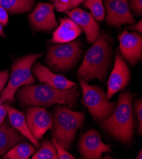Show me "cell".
Listing matches in <instances>:
<instances>
[{"mask_svg": "<svg viewBox=\"0 0 142 159\" xmlns=\"http://www.w3.org/2000/svg\"><path fill=\"white\" fill-rule=\"evenodd\" d=\"M79 96L76 85L68 89H55L47 84L40 85L27 84L21 87L16 97L23 107H47L54 104L67 105L68 107L75 106Z\"/></svg>", "mask_w": 142, "mask_h": 159, "instance_id": "cell-1", "label": "cell"}, {"mask_svg": "<svg viewBox=\"0 0 142 159\" xmlns=\"http://www.w3.org/2000/svg\"><path fill=\"white\" fill-rule=\"evenodd\" d=\"M132 100L130 91L121 92L114 112L101 124L105 131L122 143L130 144L133 135L135 117Z\"/></svg>", "mask_w": 142, "mask_h": 159, "instance_id": "cell-2", "label": "cell"}, {"mask_svg": "<svg viewBox=\"0 0 142 159\" xmlns=\"http://www.w3.org/2000/svg\"><path fill=\"white\" fill-rule=\"evenodd\" d=\"M111 58V47L106 35L99 34L98 38L86 52L82 65L77 71L78 77L86 82L95 79L103 81Z\"/></svg>", "mask_w": 142, "mask_h": 159, "instance_id": "cell-3", "label": "cell"}, {"mask_svg": "<svg viewBox=\"0 0 142 159\" xmlns=\"http://www.w3.org/2000/svg\"><path fill=\"white\" fill-rule=\"evenodd\" d=\"M84 118V112H74L65 105H57L53 117V138L66 150H69Z\"/></svg>", "mask_w": 142, "mask_h": 159, "instance_id": "cell-4", "label": "cell"}, {"mask_svg": "<svg viewBox=\"0 0 142 159\" xmlns=\"http://www.w3.org/2000/svg\"><path fill=\"white\" fill-rule=\"evenodd\" d=\"M43 54L42 53L26 55L17 58L13 62L10 80L0 94L2 103L6 102L13 103L15 100V94L21 87L35 83V79L31 74V68L37 59Z\"/></svg>", "mask_w": 142, "mask_h": 159, "instance_id": "cell-5", "label": "cell"}, {"mask_svg": "<svg viewBox=\"0 0 142 159\" xmlns=\"http://www.w3.org/2000/svg\"><path fill=\"white\" fill-rule=\"evenodd\" d=\"M82 90V103L87 108L92 118L103 121L112 114L117 102H110L106 94L99 86H91L83 79L78 77Z\"/></svg>", "mask_w": 142, "mask_h": 159, "instance_id": "cell-6", "label": "cell"}, {"mask_svg": "<svg viewBox=\"0 0 142 159\" xmlns=\"http://www.w3.org/2000/svg\"><path fill=\"white\" fill-rule=\"evenodd\" d=\"M82 52L81 43L77 40L51 45L47 48L45 61L54 70L66 71L78 62Z\"/></svg>", "mask_w": 142, "mask_h": 159, "instance_id": "cell-7", "label": "cell"}, {"mask_svg": "<svg viewBox=\"0 0 142 159\" xmlns=\"http://www.w3.org/2000/svg\"><path fill=\"white\" fill-rule=\"evenodd\" d=\"M26 120L30 132L33 137L40 141L45 133L52 129L54 119L51 115L43 107L33 106L26 110Z\"/></svg>", "mask_w": 142, "mask_h": 159, "instance_id": "cell-8", "label": "cell"}, {"mask_svg": "<svg viewBox=\"0 0 142 159\" xmlns=\"http://www.w3.org/2000/svg\"><path fill=\"white\" fill-rule=\"evenodd\" d=\"M78 150L82 157L87 159H100L103 153L112 152L111 145L105 144L100 134L94 129L87 131L81 136Z\"/></svg>", "mask_w": 142, "mask_h": 159, "instance_id": "cell-9", "label": "cell"}, {"mask_svg": "<svg viewBox=\"0 0 142 159\" xmlns=\"http://www.w3.org/2000/svg\"><path fill=\"white\" fill-rule=\"evenodd\" d=\"M27 18L36 31L50 32L56 29L59 24L54 14V6L51 3H39Z\"/></svg>", "mask_w": 142, "mask_h": 159, "instance_id": "cell-10", "label": "cell"}, {"mask_svg": "<svg viewBox=\"0 0 142 159\" xmlns=\"http://www.w3.org/2000/svg\"><path fill=\"white\" fill-rule=\"evenodd\" d=\"M130 80V71L126 63L118 51L115 53V60L113 70L107 83L106 98L110 100L118 91L124 89Z\"/></svg>", "mask_w": 142, "mask_h": 159, "instance_id": "cell-11", "label": "cell"}, {"mask_svg": "<svg viewBox=\"0 0 142 159\" xmlns=\"http://www.w3.org/2000/svg\"><path fill=\"white\" fill-rule=\"evenodd\" d=\"M106 23L119 27L124 24H134L135 20L130 12L128 0H105Z\"/></svg>", "mask_w": 142, "mask_h": 159, "instance_id": "cell-12", "label": "cell"}, {"mask_svg": "<svg viewBox=\"0 0 142 159\" xmlns=\"http://www.w3.org/2000/svg\"><path fill=\"white\" fill-rule=\"evenodd\" d=\"M119 40L121 55L131 66L141 60L142 37L140 34L124 30L119 36Z\"/></svg>", "mask_w": 142, "mask_h": 159, "instance_id": "cell-13", "label": "cell"}, {"mask_svg": "<svg viewBox=\"0 0 142 159\" xmlns=\"http://www.w3.org/2000/svg\"><path fill=\"white\" fill-rule=\"evenodd\" d=\"M65 13L85 32L87 41L90 44L95 42L99 35L100 25L91 13L76 7Z\"/></svg>", "mask_w": 142, "mask_h": 159, "instance_id": "cell-14", "label": "cell"}, {"mask_svg": "<svg viewBox=\"0 0 142 159\" xmlns=\"http://www.w3.org/2000/svg\"><path fill=\"white\" fill-rule=\"evenodd\" d=\"M33 66L32 72L38 80L55 89H68L76 85L75 83L68 80L64 75L53 73L40 63H37Z\"/></svg>", "mask_w": 142, "mask_h": 159, "instance_id": "cell-15", "label": "cell"}, {"mask_svg": "<svg viewBox=\"0 0 142 159\" xmlns=\"http://www.w3.org/2000/svg\"><path fill=\"white\" fill-rule=\"evenodd\" d=\"M59 21L60 25L54 32L52 38L49 40L50 43H68L75 40L83 32L82 28L71 19H59Z\"/></svg>", "mask_w": 142, "mask_h": 159, "instance_id": "cell-16", "label": "cell"}, {"mask_svg": "<svg viewBox=\"0 0 142 159\" xmlns=\"http://www.w3.org/2000/svg\"><path fill=\"white\" fill-rule=\"evenodd\" d=\"M26 139V138L14 128L8 120H4L0 126V157Z\"/></svg>", "mask_w": 142, "mask_h": 159, "instance_id": "cell-17", "label": "cell"}, {"mask_svg": "<svg viewBox=\"0 0 142 159\" xmlns=\"http://www.w3.org/2000/svg\"><path fill=\"white\" fill-rule=\"evenodd\" d=\"M7 114L8 116V120L10 124L14 128L19 131L22 134H23L26 139H29L32 144L38 149L40 147V144L31 134L26 122V117L21 111H19L8 104L7 106Z\"/></svg>", "mask_w": 142, "mask_h": 159, "instance_id": "cell-18", "label": "cell"}, {"mask_svg": "<svg viewBox=\"0 0 142 159\" xmlns=\"http://www.w3.org/2000/svg\"><path fill=\"white\" fill-rule=\"evenodd\" d=\"M37 148L27 141L21 142L4 154L5 159H28L37 152Z\"/></svg>", "mask_w": 142, "mask_h": 159, "instance_id": "cell-19", "label": "cell"}, {"mask_svg": "<svg viewBox=\"0 0 142 159\" xmlns=\"http://www.w3.org/2000/svg\"><path fill=\"white\" fill-rule=\"evenodd\" d=\"M36 0H0L1 5L12 14L24 13L33 8Z\"/></svg>", "mask_w": 142, "mask_h": 159, "instance_id": "cell-20", "label": "cell"}, {"mask_svg": "<svg viewBox=\"0 0 142 159\" xmlns=\"http://www.w3.org/2000/svg\"><path fill=\"white\" fill-rule=\"evenodd\" d=\"M32 159H58L56 148L52 143L49 140L42 142L40 149L32 156Z\"/></svg>", "mask_w": 142, "mask_h": 159, "instance_id": "cell-21", "label": "cell"}, {"mask_svg": "<svg viewBox=\"0 0 142 159\" xmlns=\"http://www.w3.org/2000/svg\"><path fill=\"white\" fill-rule=\"evenodd\" d=\"M102 2V0H86L83 3L84 7L91 11L95 20L99 22H102L105 17V11Z\"/></svg>", "mask_w": 142, "mask_h": 159, "instance_id": "cell-22", "label": "cell"}, {"mask_svg": "<svg viewBox=\"0 0 142 159\" xmlns=\"http://www.w3.org/2000/svg\"><path fill=\"white\" fill-rule=\"evenodd\" d=\"M54 8L61 12H65L76 8L86 0H52Z\"/></svg>", "mask_w": 142, "mask_h": 159, "instance_id": "cell-23", "label": "cell"}, {"mask_svg": "<svg viewBox=\"0 0 142 159\" xmlns=\"http://www.w3.org/2000/svg\"><path fill=\"white\" fill-rule=\"evenodd\" d=\"M52 141L56 148L58 158L59 159H75V157L73 155L70 154L67 151V150H66L64 147L61 146L59 143V142L57 140H56L54 138H52Z\"/></svg>", "mask_w": 142, "mask_h": 159, "instance_id": "cell-24", "label": "cell"}, {"mask_svg": "<svg viewBox=\"0 0 142 159\" xmlns=\"http://www.w3.org/2000/svg\"><path fill=\"white\" fill-rule=\"evenodd\" d=\"M135 112L137 116L138 121V128L137 130V133L139 135H141L142 133V102L141 100H137L135 104Z\"/></svg>", "mask_w": 142, "mask_h": 159, "instance_id": "cell-25", "label": "cell"}, {"mask_svg": "<svg viewBox=\"0 0 142 159\" xmlns=\"http://www.w3.org/2000/svg\"><path fill=\"white\" fill-rule=\"evenodd\" d=\"M131 10L136 15H141L142 12V0H130V6Z\"/></svg>", "mask_w": 142, "mask_h": 159, "instance_id": "cell-26", "label": "cell"}, {"mask_svg": "<svg viewBox=\"0 0 142 159\" xmlns=\"http://www.w3.org/2000/svg\"><path fill=\"white\" fill-rule=\"evenodd\" d=\"M9 78V72L8 70L0 71V94L4 88Z\"/></svg>", "mask_w": 142, "mask_h": 159, "instance_id": "cell-27", "label": "cell"}, {"mask_svg": "<svg viewBox=\"0 0 142 159\" xmlns=\"http://www.w3.org/2000/svg\"><path fill=\"white\" fill-rule=\"evenodd\" d=\"M8 22V16L7 11L0 5V23L3 27L6 26Z\"/></svg>", "mask_w": 142, "mask_h": 159, "instance_id": "cell-28", "label": "cell"}, {"mask_svg": "<svg viewBox=\"0 0 142 159\" xmlns=\"http://www.w3.org/2000/svg\"><path fill=\"white\" fill-rule=\"evenodd\" d=\"M7 103L2 104L0 105V126L2 125L3 122H4L6 116L7 115Z\"/></svg>", "mask_w": 142, "mask_h": 159, "instance_id": "cell-29", "label": "cell"}, {"mask_svg": "<svg viewBox=\"0 0 142 159\" xmlns=\"http://www.w3.org/2000/svg\"><path fill=\"white\" fill-rule=\"evenodd\" d=\"M128 29L130 30L137 31V32H138V33H141V32H142V22H141V20H140L136 24L128 27Z\"/></svg>", "mask_w": 142, "mask_h": 159, "instance_id": "cell-30", "label": "cell"}, {"mask_svg": "<svg viewBox=\"0 0 142 159\" xmlns=\"http://www.w3.org/2000/svg\"><path fill=\"white\" fill-rule=\"evenodd\" d=\"M4 36H5V34H4L3 29V25H2L1 23H0V37H2Z\"/></svg>", "mask_w": 142, "mask_h": 159, "instance_id": "cell-31", "label": "cell"}, {"mask_svg": "<svg viewBox=\"0 0 142 159\" xmlns=\"http://www.w3.org/2000/svg\"><path fill=\"white\" fill-rule=\"evenodd\" d=\"M136 158H138V159H141L142 158V151H141V150L140 151Z\"/></svg>", "mask_w": 142, "mask_h": 159, "instance_id": "cell-32", "label": "cell"}, {"mask_svg": "<svg viewBox=\"0 0 142 159\" xmlns=\"http://www.w3.org/2000/svg\"><path fill=\"white\" fill-rule=\"evenodd\" d=\"M51 1H52V0H51Z\"/></svg>", "mask_w": 142, "mask_h": 159, "instance_id": "cell-33", "label": "cell"}]
</instances>
